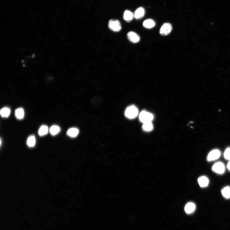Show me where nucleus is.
Returning a JSON list of instances; mask_svg holds the SVG:
<instances>
[{
  "instance_id": "nucleus-1",
  "label": "nucleus",
  "mask_w": 230,
  "mask_h": 230,
  "mask_svg": "<svg viewBox=\"0 0 230 230\" xmlns=\"http://www.w3.org/2000/svg\"><path fill=\"white\" fill-rule=\"evenodd\" d=\"M139 111L135 106H132L127 108L125 112V115L129 119L134 118L138 116Z\"/></svg>"
},
{
  "instance_id": "nucleus-2",
  "label": "nucleus",
  "mask_w": 230,
  "mask_h": 230,
  "mask_svg": "<svg viewBox=\"0 0 230 230\" xmlns=\"http://www.w3.org/2000/svg\"><path fill=\"white\" fill-rule=\"evenodd\" d=\"M108 26L110 29L114 32H120L122 29L121 23L117 20H110L108 23Z\"/></svg>"
},
{
  "instance_id": "nucleus-3",
  "label": "nucleus",
  "mask_w": 230,
  "mask_h": 230,
  "mask_svg": "<svg viewBox=\"0 0 230 230\" xmlns=\"http://www.w3.org/2000/svg\"><path fill=\"white\" fill-rule=\"evenodd\" d=\"M140 121L143 123L151 122L153 119V116L151 113L146 111H143L139 116Z\"/></svg>"
},
{
  "instance_id": "nucleus-4",
  "label": "nucleus",
  "mask_w": 230,
  "mask_h": 230,
  "mask_svg": "<svg viewBox=\"0 0 230 230\" xmlns=\"http://www.w3.org/2000/svg\"><path fill=\"white\" fill-rule=\"evenodd\" d=\"M225 169L224 165L221 162L215 163L212 167V170L219 174H224L225 172Z\"/></svg>"
},
{
  "instance_id": "nucleus-5",
  "label": "nucleus",
  "mask_w": 230,
  "mask_h": 230,
  "mask_svg": "<svg viewBox=\"0 0 230 230\" xmlns=\"http://www.w3.org/2000/svg\"><path fill=\"white\" fill-rule=\"evenodd\" d=\"M172 30V27L170 23H165L161 27L160 33L161 35L167 36L169 35Z\"/></svg>"
},
{
  "instance_id": "nucleus-6",
  "label": "nucleus",
  "mask_w": 230,
  "mask_h": 230,
  "mask_svg": "<svg viewBox=\"0 0 230 230\" xmlns=\"http://www.w3.org/2000/svg\"><path fill=\"white\" fill-rule=\"evenodd\" d=\"M220 151L218 149H215L211 151L208 154L207 160L208 161L215 160L219 158L221 156Z\"/></svg>"
},
{
  "instance_id": "nucleus-7",
  "label": "nucleus",
  "mask_w": 230,
  "mask_h": 230,
  "mask_svg": "<svg viewBox=\"0 0 230 230\" xmlns=\"http://www.w3.org/2000/svg\"><path fill=\"white\" fill-rule=\"evenodd\" d=\"M127 36L130 41L134 43H138L140 40V37L138 34L133 32H128Z\"/></svg>"
},
{
  "instance_id": "nucleus-8",
  "label": "nucleus",
  "mask_w": 230,
  "mask_h": 230,
  "mask_svg": "<svg viewBox=\"0 0 230 230\" xmlns=\"http://www.w3.org/2000/svg\"><path fill=\"white\" fill-rule=\"evenodd\" d=\"M198 181L199 185L202 188L207 187L209 184L208 178L205 176H202L199 177Z\"/></svg>"
},
{
  "instance_id": "nucleus-9",
  "label": "nucleus",
  "mask_w": 230,
  "mask_h": 230,
  "mask_svg": "<svg viewBox=\"0 0 230 230\" xmlns=\"http://www.w3.org/2000/svg\"><path fill=\"white\" fill-rule=\"evenodd\" d=\"M196 205L193 202H189L185 206L184 210L187 214H190L193 213L196 209Z\"/></svg>"
},
{
  "instance_id": "nucleus-10",
  "label": "nucleus",
  "mask_w": 230,
  "mask_h": 230,
  "mask_svg": "<svg viewBox=\"0 0 230 230\" xmlns=\"http://www.w3.org/2000/svg\"><path fill=\"white\" fill-rule=\"evenodd\" d=\"M145 11L144 8L142 7H140L137 9L135 12L134 15L135 18L139 19L141 18L145 15Z\"/></svg>"
},
{
  "instance_id": "nucleus-11",
  "label": "nucleus",
  "mask_w": 230,
  "mask_h": 230,
  "mask_svg": "<svg viewBox=\"0 0 230 230\" xmlns=\"http://www.w3.org/2000/svg\"><path fill=\"white\" fill-rule=\"evenodd\" d=\"M155 22L153 20L151 19H148L145 20L143 23V26L145 28L147 29L152 28L155 26Z\"/></svg>"
},
{
  "instance_id": "nucleus-12",
  "label": "nucleus",
  "mask_w": 230,
  "mask_h": 230,
  "mask_svg": "<svg viewBox=\"0 0 230 230\" xmlns=\"http://www.w3.org/2000/svg\"><path fill=\"white\" fill-rule=\"evenodd\" d=\"M79 133V129L75 128L70 129L67 132V134L71 138H75L77 136Z\"/></svg>"
},
{
  "instance_id": "nucleus-13",
  "label": "nucleus",
  "mask_w": 230,
  "mask_h": 230,
  "mask_svg": "<svg viewBox=\"0 0 230 230\" xmlns=\"http://www.w3.org/2000/svg\"><path fill=\"white\" fill-rule=\"evenodd\" d=\"M221 193L225 198L227 199L230 198V187L227 186L223 188L221 191Z\"/></svg>"
},
{
  "instance_id": "nucleus-14",
  "label": "nucleus",
  "mask_w": 230,
  "mask_h": 230,
  "mask_svg": "<svg viewBox=\"0 0 230 230\" xmlns=\"http://www.w3.org/2000/svg\"><path fill=\"white\" fill-rule=\"evenodd\" d=\"M15 114L17 119L21 120L25 116V112L23 108H19L16 110Z\"/></svg>"
},
{
  "instance_id": "nucleus-15",
  "label": "nucleus",
  "mask_w": 230,
  "mask_h": 230,
  "mask_svg": "<svg viewBox=\"0 0 230 230\" xmlns=\"http://www.w3.org/2000/svg\"><path fill=\"white\" fill-rule=\"evenodd\" d=\"M133 13L129 10H126L124 13L123 18L126 21L129 22L131 21L133 18Z\"/></svg>"
},
{
  "instance_id": "nucleus-16",
  "label": "nucleus",
  "mask_w": 230,
  "mask_h": 230,
  "mask_svg": "<svg viewBox=\"0 0 230 230\" xmlns=\"http://www.w3.org/2000/svg\"><path fill=\"white\" fill-rule=\"evenodd\" d=\"M10 109L6 107L2 108L0 111L1 115L2 117H8L10 114Z\"/></svg>"
},
{
  "instance_id": "nucleus-17",
  "label": "nucleus",
  "mask_w": 230,
  "mask_h": 230,
  "mask_svg": "<svg viewBox=\"0 0 230 230\" xmlns=\"http://www.w3.org/2000/svg\"><path fill=\"white\" fill-rule=\"evenodd\" d=\"M142 128L143 129L147 132L151 131L153 129V126L151 122L143 123Z\"/></svg>"
},
{
  "instance_id": "nucleus-18",
  "label": "nucleus",
  "mask_w": 230,
  "mask_h": 230,
  "mask_svg": "<svg viewBox=\"0 0 230 230\" xmlns=\"http://www.w3.org/2000/svg\"><path fill=\"white\" fill-rule=\"evenodd\" d=\"M49 132V128L46 125H43L40 127L39 131V134L42 136L47 134Z\"/></svg>"
},
{
  "instance_id": "nucleus-19",
  "label": "nucleus",
  "mask_w": 230,
  "mask_h": 230,
  "mask_svg": "<svg viewBox=\"0 0 230 230\" xmlns=\"http://www.w3.org/2000/svg\"><path fill=\"white\" fill-rule=\"evenodd\" d=\"M27 145L30 147H33L35 146L36 143V139L35 136H29L27 139Z\"/></svg>"
},
{
  "instance_id": "nucleus-20",
  "label": "nucleus",
  "mask_w": 230,
  "mask_h": 230,
  "mask_svg": "<svg viewBox=\"0 0 230 230\" xmlns=\"http://www.w3.org/2000/svg\"><path fill=\"white\" fill-rule=\"evenodd\" d=\"M60 128L59 126L53 125L51 127L49 131L51 135H56L60 131Z\"/></svg>"
},
{
  "instance_id": "nucleus-21",
  "label": "nucleus",
  "mask_w": 230,
  "mask_h": 230,
  "mask_svg": "<svg viewBox=\"0 0 230 230\" xmlns=\"http://www.w3.org/2000/svg\"><path fill=\"white\" fill-rule=\"evenodd\" d=\"M224 157L226 160H230V148L226 149L224 153Z\"/></svg>"
},
{
  "instance_id": "nucleus-22",
  "label": "nucleus",
  "mask_w": 230,
  "mask_h": 230,
  "mask_svg": "<svg viewBox=\"0 0 230 230\" xmlns=\"http://www.w3.org/2000/svg\"><path fill=\"white\" fill-rule=\"evenodd\" d=\"M227 168L228 170L230 171V160L229 161L227 164Z\"/></svg>"
},
{
  "instance_id": "nucleus-23",
  "label": "nucleus",
  "mask_w": 230,
  "mask_h": 230,
  "mask_svg": "<svg viewBox=\"0 0 230 230\" xmlns=\"http://www.w3.org/2000/svg\"></svg>"
}]
</instances>
